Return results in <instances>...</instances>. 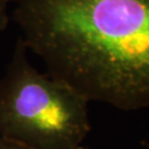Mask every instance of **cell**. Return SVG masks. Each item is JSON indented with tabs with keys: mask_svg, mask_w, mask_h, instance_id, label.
<instances>
[{
	"mask_svg": "<svg viewBox=\"0 0 149 149\" xmlns=\"http://www.w3.org/2000/svg\"><path fill=\"white\" fill-rule=\"evenodd\" d=\"M19 37L0 79V137L32 149H80L91 132L88 103L38 71Z\"/></svg>",
	"mask_w": 149,
	"mask_h": 149,
	"instance_id": "cell-2",
	"label": "cell"
},
{
	"mask_svg": "<svg viewBox=\"0 0 149 149\" xmlns=\"http://www.w3.org/2000/svg\"><path fill=\"white\" fill-rule=\"evenodd\" d=\"M29 51L88 102L149 107V0H11Z\"/></svg>",
	"mask_w": 149,
	"mask_h": 149,
	"instance_id": "cell-1",
	"label": "cell"
},
{
	"mask_svg": "<svg viewBox=\"0 0 149 149\" xmlns=\"http://www.w3.org/2000/svg\"><path fill=\"white\" fill-rule=\"evenodd\" d=\"M80 149H88V148H86V147H84V146H83V147H81Z\"/></svg>",
	"mask_w": 149,
	"mask_h": 149,
	"instance_id": "cell-5",
	"label": "cell"
},
{
	"mask_svg": "<svg viewBox=\"0 0 149 149\" xmlns=\"http://www.w3.org/2000/svg\"><path fill=\"white\" fill-rule=\"evenodd\" d=\"M0 149H32V148L27 147L24 145L15 143V141L9 140V139L0 137Z\"/></svg>",
	"mask_w": 149,
	"mask_h": 149,
	"instance_id": "cell-4",
	"label": "cell"
},
{
	"mask_svg": "<svg viewBox=\"0 0 149 149\" xmlns=\"http://www.w3.org/2000/svg\"><path fill=\"white\" fill-rule=\"evenodd\" d=\"M11 0H0V31H3L9 24V5Z\"/></svg>",
	"mask_w": 149,
	"mask_h": 149,
	"instance_id": "cell-3",
	"label": "cell"
}]
</instances>
